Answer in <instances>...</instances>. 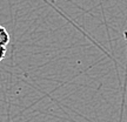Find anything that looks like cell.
I'll use <instances>...</instances> for the list:
<instances>
[{"label": "cell", "instance_id": "cell-1", "mask_svg": "<svg viewBox=\"0 0 127 122\" xmlns=\"http://www.w3.org/2000/svg\"><path fill=\"white\" fill-rule=\"evenodd\" d=\"M9 44V34L7 29L0 25V46H6Z\"/></svg>", "mask_w": 127, "mask_h": 122}, {"label": "cell", "instance_id": "cell-2", "mask_svg": "<svg viewBox=\"0 0 127 122\" xmlns=\"http://www.w3.org/2000/svg\"><path fill=\"white\" fill-rule=\"evenodd\" d=\"M5 56H6V47L5 46H0V61L4 60Z\"/></svg>", "mask_w": 127, "mask_h": 122}]
</instances>
